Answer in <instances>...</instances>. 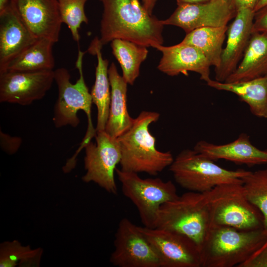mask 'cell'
<instances>
[{
	"label": "cell",
	"instance_id": "cell-1",
	"mask_svg": "<svg viewBox=\"0 0 267 267\" xmlns=\"http://www.w3.org/2000/svg\"><path fill=\"white\" fill-rule=\"evenodd\" d=\"M103 11L99 40L102 45L123 39L146 47L162 45L164 25L140 0H99Z\"/></svg>",
	"mask_w": 267,
	"mask_h": 267
},
{
	"label": "cell",
	"instance_id": "cell-2",
	"mask_svg": "<svg viewBox=\"0 0 267 267\" xmlns=\"http://www.w3.org/2000/svg\"><path fill=\"white\" fill-rule=\"evenodd\" d=\"M159 117L158 112L143 111L134 118L131 128L117 138L121 170L156 176L171 165L174 159L172 153L158 150L156 139L149 131L150 124Z\"/></svg>",
	"mask_w": 267,
	"mask_h": 267
},
{
	"label": "cell",
	"instance_id": "cell-3",
	"mask_svg": "<svg viewBox=\"0 0 267 267\" xmlns=\"http://www.w3.org/2000/svg\"><path fill=\"white\" fill-rule=\"evenodd\" d=\"M267 239L264 228L243 230L212 225L200 246L201 267H238Z\"/></svg>",
	"mask_w": 267,
	"mask_h": 267
},
{
	"label": "cell",
	"instance_id": "cell-4",
	"mask_svg": "<svg viewBox=\"0 0 267 267\" xmlns=\"http://www.w3.org/2000/svg\"><path fill=\"white\" fill-rule=\"evenodd\" d=\"M203 193L210 226H227L243 230L264 228L263 215L247 199L243 183L222 184Z\"/></svg>",
	"mask_w": 267,
	"mask_h": 267
},
{
	"label": "cell",
	"instance_id": "cell-5",
	"mask_svg": "<svg viewBox=\"0 0 267 267\" xmlns=\"http://www.w3.org/2000/svg\"><path fill=\"white\" fill-rule=\"evenodd\" d=\"M176 182L189 191L205 193L216 186L228 183H243L249 171L230 170L221 167L194 149H184L169 166Z\"/></svg>",
	"mask_w": 267,
	"mask_h": 267
},
{
	"label": "cell",
	"instance_id": "cell-6",
	"mask_svg": "<svg viewBox=\"0 0 267 267\" xmlns=\"http://www.w3.org/2000/svg\"><path fill=\"white\" fill-rule=\"evenodd\" d=\"M85 52L78 50L76 62L80 76L75 83L70 81L68 70L61 67L54 70V82L58 88V96L53 109L52 121L57 128L70 126L78 127L80 121L78 116L79 110L86 113L88 119V129L82 142L85 145L91 141L96 134L91 120V107L92 103L90 93L85 83L83 72V58Z\"/></svg>",
	"mask_w": 267,
	"mask_h": 267
},
{
	"label": "cell",
	"instance_id": "cell-7",
	"mask_svg": "<svg viewBox=\"0 0 267 267\" xmlns=\"http://www.w3.org/2000/svg\"><path fill=\"white\" fill-rule=\"evenodd\" d=\"M210 226L204 194L189 191L161 206L156 225L187 236L199 248Z\"/></svg>",
	"mask_w": 267,
	"mask_h": 267
},
{
	"label": "cell",
	"instance_id": "cell-8",
	"mask_svg": "<svg viewBox=\"0 0 267 267\" xmlns=\"http://www.w3.org/2000/svg\"><path fill=\"white\" fill-rule=\"evenodd\" d=\"M115 173L124 195L137 208L143 226L155 228L161 206L179 196L175 185L171 180L164 181L159 178H142L138 173L119 169L116 168Z\"/></svg>",
	"mask_w": 267,
	"mask_h": 267
},
{
	"label": "cell",
	"instance_id": "cell-9",
	"mask_svg": "<svg viewBox=\"0 0 267 267\" xmlns=\"http://www.w3.org/2000/svg\"><path fill=\"white\" fill-rule=\"evenodd\" d=\"M95 138V143L90 141L84 146L86 173L82 179L87 183L93 182L108 192L116 194L118 189L114 175L121 159L117 138L105 130L96 132Z\"/></svg>",
	"mask_w": 267,
	"mask_h": 267
},
{
	"label": "cell",
	"instance_id": "cell-10",
	"mask_svg": "<svg viewBox=\"0 0 267 267\" xmlns=\"http://www.w3.org/2000/svg\"><path fill=\"white\" fill-rule=\"evenodd\" d=\"M110 261L118 267H161L159 258L141 230L127 218L120 221Z\"/></svg>",
	"mask_w": 267,
	"mask_h": 267
},
{
	"label": "cell",
	"instance_id": "cell-11",
	"mask_svg": "<svg viewBox=\"0 0 267 267\" xmlns=\"http://www.w3.org/2000/svg\"><path fill=\"white\" fill-rule=\"evenodd\" d=\"M237 12L231 0H210L178 5L172 15L162 22L164 25L180 27L187 34L202 27L226 26Z\"/></svg>",
	"mask_w": 267,
	"mask_h": 267
},
{
	"label": "cell",
	"instance_id": "cell-12",
	"mask_svg": "<svg viewBox=\"0 0 267 267\" xmlns=\"http://www.w3.org/2000/svg\"><path fill=\"white\" fill-rule=\"evenodd\" d=\"M140 228L157 253L161 267H201L199 248L190 238L158 227Z\"/></svg>",
	"mask_w": 267,
	"mask_h": 267
},
{
	"label": "cell",
	"instance_id": "cell-13",
	"mask_svg": "<svg viewBox=\"0 0 267 267\" xmlns=\"http://www.w3.org/2000/svg\"><path fill=\"white\" fill-rule=\"evenodd\" d=\"M54 81L53 70L0 73V102L22 106L42 99Z\"/></svg>",
	"mask_w": 267,
	"mask_h": 267
},
{
	"label": "cell",
	"instance_id": "cell-14",
	"mask_svg": "<svg viewBox=\"0 0 267 267\" xmlns=\"http://www.w3.org/2000/svg\"><path fill=\"white\" fill-rule=\"evenodd\" d=\"M9 2L36 39L58 42L62 23L58 0H10Z\"/></svg>",
	"mask_w": 267,
	"mask_h": 267
},
{
	"label": "cell",
	"instance_id": "cell-15",
	"mask_svg": "<svg viewBox=\"0 0 267 267\" xmlns=\"http://www.w3.org/2000/svg\"><path fill=\"white\" fill-rule=\"evenodd\" d=\"M254 15L250 8L237 10L227 28L226 46L222 50L220 65L215 68V80L225 82L237 68L252 34Z\"/></svg>",
	"mask_w": 267,
	"mask_h": 267
},
{
	"label": "cell",
	"instance_id": "cell-16",
	"mask_svg": "<svg viewBox=\"0 0 267 267\" xmlns=\"http://www.w3.org/2000/svg\"><path fill=\"white\" fill-rule=\"evenodd\" d=\"M155 48L162 53L157 68L167 75H187L191 71L198 73L200 79L206 83L211 79L210 62L194 46L179 43L169 46L159 45Z\"/></svg>",
	"mask_w": 267,
	"mask_h": 267
},
{
	"label": "cell",
	"instance_id": "cell-17",
	"mask_svg": "<svg viewBox=\"0 0 267 267\" xmlns=\"http://www.w3.org/2000/svg\"><path fill=\"white\" fill-rule=\"evenodd\" d=\"M193 149L215 161L224 159L248 167L267 164V149L256 147L246 133L240 134L235 140L224 144L200 140Z\"/></svg>",
	"mask_w": 267,
	"mask_h": 267
},
{
	"label": "cell",
	"instance_id": "cell-18",
	"mask_svg": "<svg viewBox=\"0 0 267 267\" xmlns=\"http://www.w3.org/2000/svg\"><path fill=\"white\" fill-rule=\"evenodd\" d=\"M37 39L22 22L9 2L0 11V73Z\"/></svg>",
	"mask_w": 267,
	"mask_h": 267
},
{
	"label": "cell",
	"instance_id": "cell-19",
	"mask_svg": "<svg viewBox=\"0 0 267 267\" xmlns=\"http://www.w3.org/2000/svg\"><path fill=\"white\" fill-rule=\"evenodd\" d=\"M111 87V99L108 120L105 131L111 136L118 138L132 126L134 119L127 108V82L121 76L114 63L108 68Z\"/></svg>",
	"mask_w": 267,
	"mask_h": 267
},
{
	"label": "cell",
	"instance_id": "cell-20",
	"mask_svg": "<svg viewBox=\"0 0 267 267\" xmlns=\"http://www.w3.org/2000/svg\"><path fill=\"white\" fill-rule=\"evenodd\" d=\"M207 84L210 87L235 94L249 106L252 114L267 118V75L251 80L221 82L211 79Z\"/></svg>",
	"mask_w": 267,
	"mask_h": 267
},
{
	"label": "cell",
	"instance_id": "cell-21",
	"mask_svg": "<svg viewBox=\"0 0 267 267\" xmlns=\"http://www.w3.org/2000/svg\"><path fill=\"white\" fill-rule=\"evenodd\" d=\"M102 46L99 39L95 38L88 49L89 52L96 55L97 59L95 82L90 92L92 103L96 105L97 111L96 132L105 130L111 99V87L108 77L109 62L103 58L101 52Z\"/></svg>",
	"mask_w": 267,
	"mask_h": 267
},
{
	"label": "cell",
	"instance_id": "cell-22",
	"mask_svg": "<svg viewBox=\"0 0 267 267\" xmlns=\"http://www.w3.org/2000/svg\"><path fill=\"white\" fill-rule=\"evenodd\" d=\"M267 75V33H252L243 56L225 82L247 81Z\"/></svg>",
	"mask_w": 267,
	"mask_h": 267
},
{
	"label": "cell",
	"instance_id": "cell-23",
	"mask_svg": "<svg viewBox=\"0 0 267 267\" xmlns=\"http://www.w3.org/2000/svg\"><path fill=\"white\" fill-rule=\"evenodd\" d=\"M54 44V43L49 39H38L12 60L2 72L6 71H33L53 70L55 60L52 47Z\"/></svg>",
	"mask_w": 267,
	"mask_h": 267
},
{
	"label": "cell",
	"instance_id": "cell-24",
	"mask_svg": "<svg viewBox=\"0 0 267 267\" xmlns=\"http://www.w3.org/2000/svg\"><path fill=\"white\" fill-rule=\"evenodd\" d=\"M228 26L202 27L186 34L180 43L199 49L215 68L219 67Z\"/></svg>",
	"mask_w": 267,
	"mask_h": 267
},
{
	"label": "cell",
	"instance_id": "cell-25",
	"mask_svg": "<svg viewBox=\"0 0 267 267\" xmlns=\"http://www.w3.org/2000/svg\"><path fill=\"white\" fill-rule=\"evenodd\" d=\"M111 47L122 69L123 78L133 85L139 75L141 64L147 56V47L120 39L112 41Z\"/></svg>",
	"mask_w": 267,
	"mask_h": 267
},
{
	"label": "cell",
	"instance_id": "cell-26",
	"mask_svg": "<svg viewBox=\"0 0 267 267\" xmlns=\"http://www.w3.org/2000/svg\"><path fill=\"white\" fill-rule=\"evenodd\" d=\"M42 254L40 248L32 249L16 240L5 241L0 246V267H39Z\"/></svg>",
	"mask_w": 267,
	"mask_h": 267
},
{
	"label": "cell",
	"instance_id": "cell-27",
	"mask_svg": "<svg viewBox=\"0 0 267 267\" xmlns=\"http://www.w3.org/2000/svg\"><path fill=\"white\" fill-rule=\"evenodd\" d=\"M242 180L247 198L262 213L267 231V168L249 171Z\"/></svg>",
	"mask_w": 267,
	"mask_h": 267
},
{
	"label": "cell",
	"instance_id": "cell-28",
	"mask_svg": "<svg viewBox=\"0 0 267 267\" xmlns=\"http://www.w3.org/2000/svg\"><path fill=\"white\" fill-rule=\"evenodd\" d=\"M88 0H58L59 11L62 23L66 24L70 30L73 39L79 42V30L83 23H88L85 11Z\"/></svg>",
	"mask_w": 267,
	"mask_h": 267
},
{
	"label": "cell",
	"instance_id": "cell-29",
	"mask_svg": "<svg viewBox=\"0 0 267 267\" xmlns=\"http://www.w3.org/2000/svg\"><path fill=\"white\" fill-rule=\"evenodd\" d=\"M238 267H267V239L258 250Z\"/></svg>",
	"mask_w": 267,
	"mask_h": 267
},
{
	"label": "cell",
	"instance_id": "cell-30",
	"mask_svg": "<svg viewBox=\"0 0 267 267\" xmlns=\"http://www.w3.org/2000/svg\"><path fill=\"white\" fill-rule=\"evenodd\" d=\"M0 147L8 154H13L19 148L22 139L18 136H12L0 131Z\"/></svg>",
	"mask_w": 267,
	"mask_h": 267
},
{
	"label": "cell",
	"instance_id": "cell-31",
	"mask_svg": "<svg viewBox=\"0 0 267 267\" xmlns=\"http://www.w3.org/2000/svg\"><path fill=\"white\" fill-rule=\"evenodd\" d=\"M267 33V5L255 12L252 33Z\"/></svg>",
	"mask_w": 267,
	"mask_h": 267
},
{
	"label": "cell",
	"instance_id": "cell-32",
	"mask_svg": "<svg viewBox=\"0 0 267 267\" xmlns=\"http://www.w3.org/2000/svg\"><path fill=\"white\" fill-rule=\"evenodd\" d=\"M234 4L237 10L243 8L247 7L252 9L254 8L257 3L258 0H231Z\"/></svg>",
	"mask_w": 267,
	"mask_h": 267
},
{
	"label": "cell",
	"instance_id": "cell-33",
	"mask_svg": "<svg viewBox=\"0 0 267 267\" xmlns=\"http://www.w3.org/2000/svg\"><path fill=\"white\" fill-rule=\"evenodd\" d=\"M157 1V0H142V2L149 13L152 15L153 10Z\"/></svg>",
	"mask_w": 267,
	"mask_h": 267
},
{
	"label": "cell",
	"instance_id": "cell-34",
	"mask_svg": "<svg viewBox=\"0 0 267 267\" xmlns=\"http://www.w3.org/2000/svg\"><path fill=\"white\" fill-rule=\"evenodd\" d=\"M210 0H177V5L184 3H197L204 2Z\"/></svg>",
	"mask_w": 267,
	"mask_h": 267
},
{
	"label": "cell",
	"instance_id": "cell-35",
	"mask_svg": "<svg viewBox=\"0 0 267 267\" xmlns=\"http://www.w3.org/2000/svg\"><path fill=\"white\" fill-rule=\"evenodd\" d=\"M267 5V0H258L254 8V12L257 11L262 7Z\"/></svg>",
	"mask_w": 267,
	"mask_h": 267
},
{
	"label": "cell",
	"instance_id": "cell-36",
	"mask_svg": "<svg viewBox=\"0 0 267 267\" xmlns=\"http://www.w3.org/2000/svg\"><path fill=\"white\" fill-rule=\"evenodd\" d=\"M10 0H0V11L4 8L9 3Z\"/></svg>",
	"mask_w": 267,
	"mask_h": 267
}]
</instances>
